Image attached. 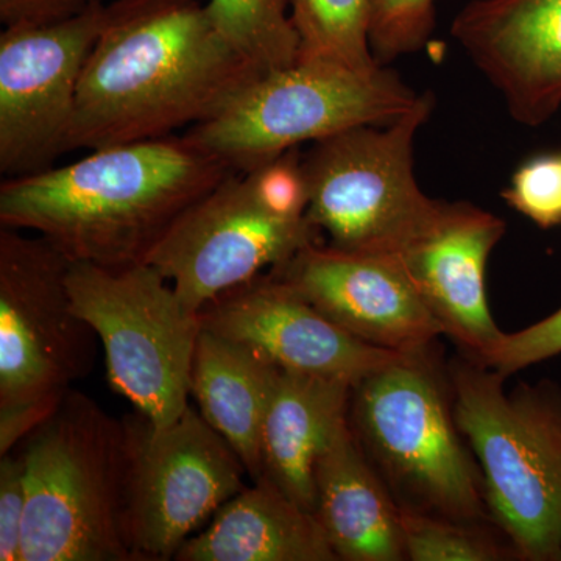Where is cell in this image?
Segmentation results:
<instances>
[{
	"mask_svg": "<svg viewBox=\"0 0 561 561\" xmlns=\"http://www.w3.org/2000/svg\"><path fill=\"white\" fill-rule=\"evenodd\" d=\"M260 73L197 0H116L84 62L69 149L168 138Z\"/></svg>",
	"mask_w": 561,
	"mask_h": 561,
	"instance_id": "cell-1",
	"label": "cell"
},
{
	"mask_svg": "<svg viewBox=\"0 0 561 561\" xmlns=\"http://www.w3.org/2000/svg\"><path fill=\"white\" fill-rule=\"evenodd\" d=\"M91 151L3 180L0 225L43 236L70 262L142 264L181 214L234 172L186 136Z\"/></svg>",
	"mask_w": 561,
	"mask_h": 561,
	"instance_id": "cell-2",
	"label": "cell"
},
{
	"mask_svg": "<svg viewBox=\"0 0 561 561\" xmlns=\"http://www.w3.org/2000/svg\"><path fill=\"white\" fill-rule=\"evenodd\" d=\"M27 508L21 561H139L130 537V420L70 389L21 443Z\"/></svg>",
	"mask_w": 561,
	"mask_h": 561,
	"instance_id": "cell-3",
	"label": "cell"
},
{
	"mask_svg": "<svg viewBox=\"0 0 561 561\" xmlns=\"http://www.w3.org/2000/svg\"><path fill=\"white\" fill-rule=\"evenodd\" d=\"M454 416L481 468L491 524L519 560H561V387L505 390L507 376L463 356L448 365Z\"/></svg>",
	"mask_w": 561,
	"mask_h": 561,
	"instance_id": "cell-4",
	"label": "cell"
},
{
	"mask_svg": "<svg viewBox=\"0 0 561 561\" xmlns=\"http://www.w3.org/2000/svg\"><path fill=\"white\" fill-rule=\"evenodd\" d=\"M432 346L353 387L351 430L401 508L491 523L481 468L454 416L448 367Z\"/></svg>",
	"mask_w": 561,
	"mask_h": 561,
	"instance_id": "cell-5",
	"label": "cell"
},
{
	"mask_svg": "<svg viewBox=\"0 0 561 561\" xmlns=\"http://www.w3.org/2000/svg\"><path fill=\"white\" fill-rule=\"evenodd\" d=\"M420 98L386 66L353 69L297 58L251 79L184 136L232 171L249 172L301 144L390 124Z\"/></svg>",
	"mask_w": 561,
	"mask_h": 561,
	"instance_id": "cell-6",
	"label": "cell"
},
{
	"mask_svg": "<svg viewBox=\"0 0 561 561\" xmlns=\"http://www.w3.org/2000/svg\"><path fill=\"white\" fill-rule=\"evenodd\" d=\"M432 108L426 92L397 121L317 140L302 157L308 219L332 249L394 256L435 216L442 202L413 173V140Z\"/></svg>",
	"mask_w": 561,
	"mask_h": 561,
	"instance_id": "cell-7",
	"label": "cell"
},
{
	"mask_svg": "<svg viewBox=\"0 0 561 561\" xmlns=\"http://www.w3.org/2000/svg\"><path fill=\"white\" fill-rule=\"evenodd\" d=\"M68 287L73 311L105 351L114 393L154 427L179 420L190 405L198 313L146 262L116 268L72 262Z\"/></svg>",
	"mask_w": 561,
	"mask_h": 561,
	"instance_id": "cell-8",
	"label": "cell"
},
{
	"mask_svg": "<svg viewBox=\"0 0 561 561\" xmlns=\"http://www.w3.org/2000/svg\"><path fill=\"white\" fill-rule=\"evenodd\" d=\"M70 265L43 236L0 228V413H54L94 368L99 337L73 311Z\"/></svg>",
	"mask_w": 561,
	"mask_h": 561,
	"instance_id": "cell-9",
	"label": "cell"
},
{
	"mask_svg": "<svg viewBox=\"0 0 561 561\" xmlns=\"http://www.w3.org/2000/svg\"><path fill=\"white\" fill-rule=\"evenodd\" d=\"M321 239L308 216L276 213L253 172H231L181 214L146 264L198 313L219 295L279 267Z\"/></svg>",
	"mask_w": 561,
	"mask_h": 561,
	"instance_id": "cell-10",
	"label": "cell"
},
{
	"mask_svg": "<svg viewBox=\"0 0 561 561\" xmlns=\"http://www.w3.org/2000/svg\"><path fill=\"white\" fill-rule=\"evenodd\" d=\"M128 420L133 548L139 561L175 560L181 546L247 485L245 467L191 405L165 427L138 412Z\"/></svg>",
	"mask_w": 561,
	"mask_h": 561,
	"instance_id": "cell-11",
	"label": "cell"
},
{
	"mask_svg": "<svg viewBox=\"0 0 561 561\" xmlns=\"http://www.w3.org/2000/svg\"><path fill=\"white\" fill-rule=\"evenodd\" d=\"M108 3L72 20L3 27L0 35V172L7 179L54 168L69 149L84 62Z\"/></svg>",
	"mask_w": 561,
	"mask_h": 561,
	"instance_id": "cell-12",
	"label": "cell"
},
{
	"mask_svg": "<svg viewBox=\"0 0 561 561\" xmlns=\"http://www.w3.org/2000/svg\"><path fill=\"white\" fill-rule=\"evenodd\" d=\"M198 317L205 330L260 351L280 370L351 387L404 354L354 337L272 272L219 295Z\"/></svg>",
	"mask_w": 561,
	"mask_h": 561,
	"instance_id": "cell-13",
	"label": "cell"
},
{
	"mask_svg": "<svg viewBox=\"0 0 561 561\" xmlns=\"http://www.w3.org/2000/svg\"><path fill=\"white\" fill-rule=\"evenodd\" d=\"M271 272L368 345L413 353L443 335L394 256L350 253L317 242Z\"/></svg>",
	"mask_w": 561,
	"mask_h": 561,
	"instance_id": "cell-14",
	"label": "cell"
},
{
	"mask_svg": "<svg viewBox=\"0 0 561 561\" xmlns=\"http://www.w3.org/2000/svg\"><path fill=\"white\" fill-rule=\"evenodd\" d=\"M505 230L489 210L442 202L426 228L394 254L443 334L472 360L504 334L490 312L485 272Z\"/></svg>",
	"mask_w": 561,
	"mask_h": 561,
	"instance_id": "cell-15",
	"label": "cell"
},
{
	"mask_svg": "<svg viewBox=\"0 0 561 561\" xmlns=\"http://www.w3.org/2000/svg\"><path fill=\"white\" fill-rule=\"evenodd\" d=\"M451 33L512 117L538 127L561 106V0H472Z\"/></svg>",
	"mask_w": 561,
	"mask_h": 561,
	"instance_id": "cell-16",
	"label": "cell"
},
{
	"mask_svg": "<svg viewBox=\"0 0 561 561\" xmlns=\"http://www.w3.org/2000/svg\"><path fill=\"white\" fill-rule=\"evenodd\" d=\"M316 516L337 560H405L401 507L365 456L350 419L317 461Z\"/></svg>",
	"mask_w": 561,
	"mask_h": 561,
	"instance_id": "cell-17",
	"label": "cell"
},
{
	"mask_svg": "<svg viewBox=\"0 0 561 561\" xmlns=\"http://www.w3.org/2000/svg\"><path fill=\"white\" fill-rule=\"evenodd\" d=\"M179 561H337L317 516L260 478L181 546Z\"/></svg>",
	"mask_w": 561,
	"mask_h": 561,
	"instance_id": "cell-18",
	"label": "cell"
},
{
	"mask_svg": "<svg viewBox=\"0 0 561 561\" xmlns=\"http://www.w3.org/2000/svg\"><path fill=\"white\" fill-rule=\"evenodd\" d=\"M350 383L280 370L261 437L262 476L316 515V467L348 421Z\"/></svg>",
	"mask_w": 561,
	"mask_h": 561,
	"instance_id": "cell-19",
	"label": "cell"
},
{
	"mask_svg": "<svg viewBox=\"0 0 561 561\" xmlns=\"http://www.w3.org/2000/svg\"><path fill=\"white\" fill-rule=\"evenodd\" d=\"M280 368L260 351L202 327L192 364L191 394L251 481L262 476L261 437Z\"/></svg>",
	"mask_w": 561,
	"mask_h": 561,
	"instance_id": "cell-20",
	"label": "cell"
},
{
	"mask_svg": "<svg viewBox=\"0 0 561 561\" xmlns=\"http://www.w3.org/2000/svg\"><path fill=\"white\" fill-rule=\"evenodd\" d=\"M289 5L301 60L381 66L370 47L373 0H289Z\"/></svg>",
	"mask_w": 561,
	"mask_h": 561,
	"instance_id": "cell-21",
	"label": "cell"
},
{
	"mask_svg": "<svg viewBox=\"0 0 561 561\" xmlns=\"http://www.w3.org/2000/svg\"><path fill=\"white\" fill-rule=\"evenodd\" d=\"M205 9L220 35L260 72L297 61L287 0H209Z\"/></svg>",
	"mask_w": 561,
	"mask_h": 561,
	"instance_id": "cell-22",
	"label": "cell"
},
{
	"mask_svg": "<svg viewBox=\"0 0 561 561\" xmlns=\"http://www.w3.org/2000/svg\"><path fill=\"white\" fill-rule=\"evenodd\" d=\"M489 523H463L401 508L405 560L500 561L518 559L507 540L500 541Z\"/></svg>",
	"mask_w": 561,
	"mask_h": 561,
	"instance_id": "cell-23",
	"label": "cell"
},
{
	"mask_svg": "<svg viewBox=\"0 0 561 561\" xmlns=\"http://www.w3.org/2000/svg\"><path fill=\"white\" fill-rule=\"evenodd\" d=\"M437 0H373L370 47L381 66L415 54L435 28Z\"/></svg>",
	"mask_w": 561,
	"mask_h": 561,
	"instance_id": "cell-24",
	"label": "cell"
},
{
	"mask_svg": "<svg viewBox=\"0 0 561 561\" xmlns=\"http://www.w3.org/2000/svg\"><path fill=\"white\" fill-rule=\"evenodd\" d=\"M502 197L545 230L561 225V153L540 154L524 162Z\"/></svg>",
	"mask_w": 561,
	"mask_h": 561,
	"instance_id": "cell-25",
	"label": "cell"
},
{
	"mask_svg": "<svg viewBox=\"0 0 561 561\" xmlns=\"http://www.w3.org/2000/svg\"><path fill=\"white\" fill-rule=\"evenodd\" d=\"M561 354V308L526 330L501 335L489 351L479 357L478 364L493 368L504 376L551 359Z\"/></svg>",
	"mask_w": 561,
	"mask_h": 561,
	"instance_id": "cell-26",
	"label": "cell"
},
{
	"mask_svg": "<svg viewBox=\"0 0 561 561\" xmlns=\"http://www.w3.org/2000/svg\"><path fill=\"white\" fill-rule=\"evenodd\" d=\"M25 508V454L20 445L0 456V561H21Z\"/></svg>",
	"mask_w": 561,
	"mask_h": 561,
	"instance_id": "cell-27",
	"label": "cell"
},
{
	"mask_svg": "<svg viewBox=\"0 0 561 561\" xmlns=\"http://www.w3.org/2000/svg\"><path fill=\"white\" fill-rule=\"evenodd\" d=\"M105 0H0L3 27L47 25L72 20Z\"/></svg>",
	"mask_w": 561,
	"mask_h": 561,
	"instance_id": "cell-28",
	"label": "cell"
}]
</instances>
